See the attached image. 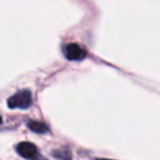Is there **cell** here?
<instances>
[{
	"label": "cell",
	"instance_id": "1",
	"mask_svg": "<svg viewBox=\"0 0 160 160\" xmlns=\"http://www.w3.org/2000/svg\"><path fill=\"white\" fill-rule=\"evenodd\" d=\"M32 105V94L28 89H22V91L15 93L8 99V107L10 109H28Z\"/></svg>",
	"mask_w": 160,
	"mask_h": 160
},
{
	"label": "cell",
	"instance_id": "2",
	"mask_svg": "<svg viewBox=\"0 0 160 160\" xmlns=\"http://www.w3.org/2000/svg\"><path fill=\"white\" fill-rule=\"evenodd\" d=\"M87 52L83 47L78 44H69L64 47V56L72 61H80L86 57Z\"/></svg>",
	"mask_w": 160,
	"mask_h": 160
},
{
	"label": "cell",
	"instance_id": "3",
	"mask_svg": "<svg viewBox=\"0 0 160 160\" xmlns=\"http://www.w3.org/2000/svg\"><path fill=\"white\" fill-rule=\"evenodd\" d=\"M17 152L20 156L26 159H33L37 156V148L30 142H22L18 145Z\"/></svg>",
	"mask_w": 160,
	"mask_h": 160
},
{
	"label": "cell",
	"instance_id": "4",
	"mask_svg": "<svg viewBox=\"0 0 160 160\" xmlns=\"http://www.w3.org/2000/svg\"><path fill=\"white\" fill-rule=\"evenodd\" d=\"M28 128L35 133H39V134H44L49 131V128L47 127L45 123L38 122V121H30L28 122Z\"/></svg>",
	"mask_w": 160,
	"mask_h": 160
},
{
	"label": "cell",
	"instance_id": "5",
	"mask_svg": "<svg viewBox=\"0 0 160 160\" xmlns=\"http://www.w3.org/2000/svg\"><path fill=\"white\" fill-rule=\"evenodd\" d=\"M53 155L61 160H71V155L68 150H59V152H56Z\"/></svg>",
	"mask_w": 160,
	"mask_h": 160
},
{
	"label": "cell",
	"instance_id": "6",
	"mask_svg": "<svg viewBox=\"0 0 160 160\" xmlns=\"http://www.w3.org/2000/svg\"><path fill=\"white\" fill-rule=\"evenodd\" d=\"M2 123V118H1V116H0V124Z\"/></svg>",
	"mask_w": 160,
	"mask_h": 160
},
{
	"label": "cell",
	"instance_id": "7",
	"mask_svg": "<svg viewBox=\"0 0 160 160\" xmlns=\"http://www.w3.org/2000/svg\"><path fill=\"white\" fill-rule=\"evenodd\" d=\"M95 160H109V159H100V158H98V159H95Z\"/></svg>",
	"mask_w": 160,
	"mask_h": 160
}]
</instances>
